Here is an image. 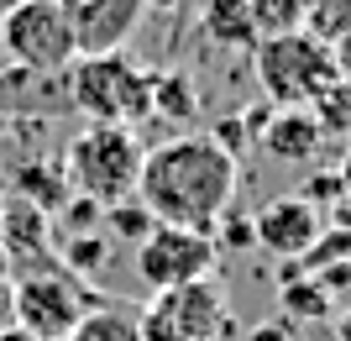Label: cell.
I'll return each instance as SVG.
<instances>
[{
  "label": "cell",
  "mask_w": 351,
  "mask_h": 341,
  "mask_svg": "<svg viewBox=\"0 0 351 341\" xmlns=\"http://www.w3.org/2000/svg\"><path fill=\"white\" fill-rule=\"evenodd\" d=\"M142 152L147 142L132 126H84L63 148V184L79 200H95V205H121L136 194V174H142Z\"/></svg>",
  "instance_id": "7a4b0ae2"
},
{
  "label": "cell",
  "mask_w": 351,
  "mask_h": 341,
  "mask_svg": "<svg viewBox=\"0 0 351 341\" xmlns=\"http://www.w3.org/2000/svg\"><path fill=\"white\" fill-rule=\"evenodd\" d=\"M0 252H5V273L27 279V273H47L58 263V242H53V215H43L37 205L0 194Z\"/></svg>",
  "instance_id": "9c48e42d"
},
{
  "label": "cell",
  "mask_w": 351,
  "mask_h": 341,
  "mask_svg": "<svg viewBox=\"0 0 351 341\" xmlns=\"http://www.w3.org/2000/svg\"><path fill=\"white\" fill-rule=\"evenodd\" d=\"M69 341H136V310H132V305H110V299H100V305L69 331Z\"/></svg>",
  "instance_id": "e0dca14e"
},
{
  "label": "cell",
  "mask_w": 351,
  "mask_h": 341,
  "mask_svg": "<svg viewBox=\"0 0 351 341\" xmlns=\"http://www.w3.org/2000/svg\"><path fill=\"white\" fill-rule=\"evenodd\" d=\"M299 32H309L315 43L336 47L341 37L351 32V0H304V21Z\"/></svg>",
  "instance_id": "d6986e66"
},
{
  "label": "cell",
  "mask_w": 351,
  "mask_h": 341,
  "mask_svg": "<svg viewBox=\"0 0 351 341\" xmlns=\"http://www.w3.org/2000/svg\"><path fill=\"white\" fill-rule=\"evenodd\" d=\"M215 263H220V252H215V242H210V231L152 226V231L136 242V279H142L152 294L215 279Z\"/></svg>",
  "instance_id": "ba28073f"
},
{
  "label": "cell",
  "mask_w": 351,
  "mask_h": 341,
  "mask_svg": "<svg viewBox=\"0 0 351 341\" xmlns=\"http://www.w3.org/2000/svg\"><path fill=\"white\" fill-rule=\"evenodd\" d=\"M147 89L152 69L132 53H100V58H73L69 63V105L89 126H132L147 121Z\"/></svg>",
  "instance_id": "277c9868"
},
{
  "label": "cell",
  "mask_w": 351,
  "mask_h": 341,
  "mask_svg": "<svg viewBox=\"0 0 351 341\" xmlns=\"http://www.w3.org/2000/svg\"><path fill=\"white\" fill-rule=\"evenodd\" d=\"M63 5H73V0H63Z\"/></svg>",
  "instance_id": "d6a6232c"
},
{
  "label": "cell",
  "mask_w": 351,
  "mask_h": 341,
  "mask_svg": "<svg viewBox=\"0 0 351 341\" xmlns=\"http://www.w3.org/2000/svg\"><path fill=\"white\" fill-rule=\"evenodd\" d=\"M5 331H16V283L0 279V336Z\"/></svg>",
  "instance_id": "484cf974"
},
{
  "label": "cell",
  "mask_w": 351,
  "mask_h": 341,
  "mask_svg": "<svg viewBox=\"0 0 351 341\" xmlns=\"http://www.w3.org/2000/svg\"><path fill=\"white\" fill-rule=\"evenodd\" d=\"M293 194H304L309 205L325 215L330 205H341V178L336 174H315V178H304V189H293Z\"/></svg>",
  "instance_id": "d4e9b609"
},
{
  "label": "cell",
  "mask_w": 351,
  "mask_h": 341,
  "mask_svg": "<svg viewBox=\"0 0 351 341\" xmlns=\"http://www.w3.org/2000/svg\"><path fill=\"white\" fill-rule=\"evenodd\" d=\"M73 53L100 58V53H126L147 16V0H73Z\"/></svg>",
  "instance_id": "8fae6325"
},
{
  "label": "cell",
  "mask_w": 351,
  "mask_h": 341,
  "mask_svg": "<svg viewBox=\"0 0 351 341\" xmlns=\"http://www.w3.org/2000/svg\"><path fill=\"white\" fill-rule=\"evenodd\" d=\"M330 310H336V299L320 289V279L289 268V279H283V320H325Z\"/></svg>",
  "instance_id": "ac0fdd59"
},
{
  "label": "cell",
  "mask_w": 351,
  "mask_h": 341,
  "mask_svg": "<svg viewBox=\"0 0 351 341\" xmlns=\"http://www.w3.org/2000/svg\"><path fill=\"white\" fill-rule=\"evenodd\" d=\"M0 53L32 74H63L73 53V16L63 0H21L0 21Z\"/></svg>",
  "instance_id": "8992f818"
},
{
  "label": "cell",
  "mask_w": 351,
  "mask_h": 341,
  "mask_svg": "<svg viewBox=\"0 0 351 341\" xmlns=\"http://www.w3.org/2000/svg\"><path fill=\"white\" fill-rule=\"evenodd\" d=\"M236 178H241L236 158L210 142V132H178L142 152L136 200L158 226L210 231L236 205Z\"/></svg>",
  "instance_id": "6da1fadb"
},
{
  "label": "cell",
  "mask_w": 351,
  "mask_h": 341,
  "mask_svg": "<svg viewBox=\"0 0 351 341\" xmlns=\"http://www.w3.org/2000/svg\"><path fill=\"white\" fill-rule=\"evenodd\" d=\"M16 5H21V0H0V21H5V16H11Z\"/></svg>",
  "instance_id": "1f68e13d"
},
{
  "label": "cell",
  "mask_w": 351,
  "mask_h": 341,
  "mask_svg": "<svg viewBox=\"0 0 351 341\" xmlns=\"http://www.w3.org/2000/svg\"><path fill=\"white\" fill-rule=\"evenodd\" d=\"M0 341H32V336H27V331H21V326H16V331H5V336H0Z\"/></svg>",
  "instance_id": "4dcf8cb0"
},
{
  "label": "cell",
  "mask_w": 351,
  "mask_h": 341,
  "mask_svg": "<svg viewBox=\"0 0 351 341\" xmlns=\"http://www.w3.org/2000/svg\"><path fill=\"white\" fill-rule=\"evenodd\" d=\"M247 341H293V336H289V326H283V315H278V320H267V326H252Z\"/></svg>",
  "instance_id": "4316f807"
},
{
  "label": "cell",
  "mask_w": 351,
  "mask_h": 341,
  "mask_svg": "<svg viewBox=\"0 0 351 341\" xmlns=\"http://www.w3.org/2000/svg\"><path fill=\"white\" fill-rule=\"evenodd\" d=\"M58 121L73 116L69 105V69L63 74H32V69H0V121Z\"/></svg>",
  "instance_id": "7c38bea8"
},
{
  "label": "cell",
  "mask_w": 351,
  "mask_h": 341,
  "mask_svg": "<svg viewBox=\"0 0 351 341\" xmlns=\"http://www.w3.org/2000/svg\"><path fill=\"white\" fill-rule=\"evenodd\" d=\"M341 263H351V226H325L315 247L293 263V273H325V268H341Z\"/></svg>",
  "instance_id": "44dd1931"
},
{
  "label": "cell",
  "mask_w": 351,
  "mask_h": 341,
  "mask_svg": "<svg viewBox=\"0 0 351 341\" xmlns=\"http://www.w3.org/2000/svg\"><path fill=\"white\" fill-rule=\"evenodd\" d=\"M336 178H341V200L351 205V142H346V152H341V168H336Z\"/></svg>",
  "instance_id": "f1b7e54d"
},
{
  "label": "cell",
  "mask_w": 351,
  "mask_h": 341,
  "mask_svg": "<svg viewBox=\"0 0 351 341\" xmlns=\"http://www.w3.org/2000/svg\"><path fill=\"white\" fill-rule=\"evenodd\" d=\"M205 37L215 47H257L247 0H205Z\"/></svg>",
  "instance_id": "2e32d148"
},
{
  "label": "cell",
  "mask_w": 351,
  "mask_h": 341,
  "mask_svg": "<svg viewBox=\"0 0 351 341\" xmlns=\"http://www.w3.org/2000/svg\"><path fill=\"white\" fill-rule=\"evenodd\" d=\"M210 242H215V252H247V247H257L252 215H236V205H231L215 226H210Z\"/></svg>",
  "instance_id": "cb8c5ba5"
},
{
  "label": "cell",
  "mask_w": 351,
  "mask_h": 341,
  "mask_svg": "<svg viewBox=\"0 0 351 341\" xmlns=\"http://www.w3.org/2000/svg\"><path fill=\"white\" fill-rule=\"evenodd\" d=\"M147 116H162V121H173V126L194 121L199 116V84L184 69H158L152 89H147Z\"/></svg>",
  "instance_id": "9a60e30c"
},
{
  "label": "cell",
  "mask_w": 351,
  "mask_h": 341,
  "mask_svg": "<svg viewBox=\"0 0 351 341\" xmlns=\"http://www.w3.org/2000/svg\"><path fill=\"white\" fill-rule=\"evenodd\" d=\"M309 116H315L320 137H330V142H351V84H346V79H336L320 100L309 105Z\"/></svg>",
  "instance_id": "ffe728a7"
},
{
  "label": "cell",
  "mask_w": 351,
  "mask_h": 341,
  "mask_svg": "<svg viewBox=\"0 0 351 341\" xmlns=\"http://www.w3.org/2000/svg\"><path fill=\"white\" fill-rule=\"evenodd\" d=\"M11 283H16V326L32 341H69V331L95 310V294L69 268L27 273V279H11Z\"/></svg>",
  "instance_id": "52a82bcc"
},
{
  "label": "cell",
  "mask_w": 351,
  "mask_h": 341,
  "mask_svg": "<svg viewBox=\"0 0 351 341\" xmlns=\"http://www.w3.org/2000/svg\"><path fill=\"white\" fill-rule=\"evenodd\" d=\"M189 0H147V11H184Z\"/></svg>",
  "instance_id": "f546056e"
},
{
  "label": "cell",
  "mask_w": 351,
  "mask_h": 341,
  "mask_svg": "<svg viewBox=\"0 0 351 341\" xmlns=\"http://www.w3.org/2000/svg\"><path fill=\"white\" fill-rule=\"evenodd\" d=\"M252 74H257V84H263L273 110H309V105L341 79L330 47L315 43L309 32L257 37V47H252Z\"/></svg>",
  "instance_id": "3957f363"
},
{
  "label": "cell",
  "mask_w": 351,
  "mask_h": 341,
  "mask_svg": "<svg viewBox=\"0 0 351 341\" xmlns=\"http://www.w3.org/2000/svg\"><path fill=\"white\" fill-rule=\"evenodd\" d=\"M257 37H278V32H299L304 21V0H247Z\"/></svg>",
  "instance_id": "7402d4cb"
},
{
  "label": "cell",
  "mask_w": 351,
  "mask_h": 341,
  "mask_svg": "<svg viewBox=\"0 0 351 341\" xmlns=\"http://www.w3.org/2000/svg\"><path fill=\"white\" fill-rule=\"evenodd\" d=\"M330 58H336V74H341V79H346V84H351V32H346V37H341L336 47H330Z\"/></svg>",
  "instance_id": "83f0119b"
},
{
  "label": "cell",
  "mask_w": 351,
  "mask_h": 341,
  "mask_svg": "<svg viewBox=\"0 0 351 341\" xmlns=\"http://www.w3.org/2000/svg\"><path fill=\"white\" fill-rule=\"evenodd\" d=\"M152 226H158V221L147 215V205L132 194V200H121V205H105V221H100V231H105L110 242H121V237H126V242H142L147 231H152Z\"/></svg>",
  "instance_id": "603a6c76"
},
{
  "label": "cell",
  "mask_w": 351,
  "mask_h": 341,
  "mask_svg": "<svg viewBox=\"0 0 351 341\" xmlns=\"http://www.w3.org/2000/svg\"><path fill=\"white\" fill-rule=\"evenodd\" d=\"M0 189L16 194V200H27V205H37L43 215H58L63 200H69L63 168H58V163H43V158H21L11 174L0 178Z\"/></svg>",
  "instance_id": "5bb4252c"
},
{
  "label": "cell",
  "mask_w": 351,
  "mask_h": 341,
  "mask_svg": "<svg viewBox=\"0 0 351 341\" xmlns=\"http://www.w3.org/2000/svg\"><path fill=\"white\" fill-rule=\"evenodd\" d=\"M226 331H231V299L215 279L152 294V305L136 310V341H220Z\"/></svg>",
  "instance_id": "5b68a950"
},
{
  "label": "cell",
  "mask_w": 351,
  "mask_h": 341,
  "mask_svg": "<svg viewBox=\"0 0 351 341\" xmlns=\"http://www.w3.org/2000/svg\"><path fill=\"white\" fill-rule=\"evenodd\" d=\"M325 231V215L309 205L304 194H273L257 215H252V237L257 247L283 263H299V257L315 247V237Z\"/></svg>",
  "instance_id": "30bf717a"
},
{
  "label": "cell",
  "mask_w": 351,
  "mask_h": 341,
  "mask_svg": "<svg viewBox=\"0 0 351 341\" xmlns=\"http://www.w3.org/2000/svg\"><path fill=\"white\" fill-rule=\"evenodd\" d=\"M257 148L273 158V163H315V152L325 148L320 126L309 110H273L267 126L257 132Z\"/></svg>",
  "instance_id": "4fadbf2b"
}]
</instances>
